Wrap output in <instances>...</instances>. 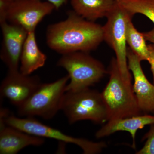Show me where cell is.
Instances as JSON below:
<instances>
[{
  "label": "cell",
  "instance_id": "cell-1",
  "mask_svg": "<svg viewBox=\"0 0 154 154\" xmlns=\"http://www.w3.org/2000/svg\"><path fill=\"white\" fill-rule=\"evenodd\" d=\"M64 21L48 27V47L62 54L96 49L104 40L103 26L84 19L74 11H69Z\"/></svg>",
  "mask_w": 154,
  "mask_h": 154
},
{
  "label": "cell",
  "instance_id": "cell-2",
  "mask_svg": "<svg viewBox=\"0 0 154 154\" xmlns=\"http://www.w3.org/2000/svg\"><path fill=\"white\" fill-rule=\"evenodd\" d=\"M108 73L110 79L101 93L107 121L141 115L132 84H127L122 79L116 58L111 60Z\"/></svg>",
  "mask_w": 154,
  "mask_h": 154
},
{
  "label": "cell",
  "instance_id": "cell-3",
  "mask_svg": "<svg viewBox=\"0 0 154 154\" xmlns=\"http://www.w3.org/2000/svg\"><path fill=\"white\" fill-rule=\"evenodd\" d=\"M60 110L64 113L70 124L85 120L97 124L107 121V109L101 93L90 88L66 92Z\"/></svg>",
  "mask_w": 154,
  "mask_h": 154
},
{
  "label": "cell",
  "instance_id": "cell-4",
  "mask_svg": "<svg viewBox=\"0 0 154 154\" xmlns=\"http://www.w3.org/2000/svg\"><path fill=\"white\" fill-rule=\"evenodd\" d=\"M57 65L63 68L68 73L70 82L67 85L66 92L89 88L108 73L101 62L84 51L62 54Z\"/></svg>",
  "mask_w": 154,
  "mask_h": 154
},
{
  "label": "cell",
  "instance_id": "cell-5",
  "mask_svg": "<svg viewBox=\"0 0 154 154\" xmlns=\"http://www.w3.org/2000/svg\"><path fill=\"white\" fill-rule=\"evenodd\" d=\"M69 80L68 75L53 82L42 83L30 98L18 107V115L25 117L39 116L45 119L53 118L61 110Z\"/></svg>",
  "mask_w": 154,
  "mask_h": 154
},
{
  "label": "cell",
  "instance_id": "cell-6",
  "mask_svg": "<svg viewBox=\"0 0 154 154\" xmlns=\"http://www.w3.org/2000/svg\"><path fill=\"white\" fill-rule=\"evenodd\" d=\"M56 9L51 3L40 0H0V22L7 21L25 28L28 33L35 31L45 17Z\"/></svg>",
  "mask_w": 154,
  "mask_h": 154
},
{
  "label": "cell",
  "instance_id": "cell-7",
  "mask_svg": "<svg viewBox=\"0 0 154 154\" xmlns=\"http://www.w3.org/2000/svg\"><path fill=\"white\" fill-rule=\"evenodd\" d=\"M1 121L7 125L33 135L44 138L53 139L66 143L74 144L79 146L85 154L100 153L107 146L105 142H96L82 138L68 135L59 130L42 124L34 117L21 118L8 114L6 116L1 117Z\"/></svg>",
  "mask_w": 154,
  "mask_h": 154
},
{
  "label": "cell",
  "instance_id": "cell-8",
  "mask_svg": "<svg viewBox=\"0 0 154 154\" xmlns=\"http://www.w3.org/2000/svg\"><path fill=\"white\" fill-rule=\"evenodd\" d=\"M107 18V22L103 26L104 40L115 53L116 59L122 79L125 82L131 85L132 78L128 65L126 29L128 22L132 18L116 3Z\"/></svg>",
  "mask_w": 154,
  "mask_h": 154
},
{
  "label": "cell",
  "instance_id": "cell-9",
  "mask_svg": "<svg viewBox=\"0 0 154 154\" xmlns=\"http://www.w3.org/2000/svg\"><path fill=\"white\" fill-rule=\"evenodd\" d=\"M41 84L38 76L24 75L19 69L8 70L1 84L0 93L18 108L30 98Z\"/></svg>",
  "mask_w": 154,
  "mask_h": 154
},
{
  "label": "cell",
  "instance_id": "cell-10",
  "mask_svg": "<svg viewBox=\"0 0 154 154\" xmlns=\"http://www.w3.org/2000/svg\"><path fill=\"white\" fill-rule=\"evenodd\" d=\"M2 41L0 57L8 70L19 69L20 57L28 32L19 25L7 21L0 22Z\"/></svg>",
  "mask_w": 154,
  "mask_h": 154
},
{
  "label": "cell",
  "instance_id": "cell-11",
  "mask_svg": "<svg viewBox=\"0 0 154 154\" xmlns=\"http://www.w3.org/2000/svg\"><path fill=\"white\" fill-rule=\"evenodd\" d=\"M128 68L134 78L133 89L139 107L142 112H154V85L149 82L143 70L137 56L130 48H128Z\"/></svg>",
  "mask_w": 154,
  "mask_h": 154
},
{
  "label": "cell",
  "instance_id": "cell-12",
  "mask_svg": "<svg viewBox=\"0 0 154 154\" xmlns=\"http://www.w3.org/2000/svg\"><path fill=\"white\" fill-rule=\"evenodd\" d=\"M0 154H16L29 146H39L45 141L44 138L30 134L1 121Z\"/></svg>",
  "mask_w": 154,
  "mask_h": 154
},
{
  "label": "cell",
  "instance_id": "cell-13",
  "mask_svg": "<svg viewBox=\"0 0 154 154\" xmlns=\"http://www.w3.org/2000/svg\"><path fill=\"white\" fill-rule=\"evenodd\" d=\"M154 124V116L140 115L126 118L116 119L107 121L95 134L97 138L109 136L118 131L129 133L132 139V147L135 149V139L137 131L145 126Z\"/></svg>",
  "mask_w": 154,
  "mask_h": 154
},
{
  "label": "cell",
  "instance_id": "cell-14",
  "mask_svg": "<svg viewBox=\"0 0 154 154\" xmlns=\"http://www.w3.org/2000/svg\"><path fill=\"white\" fill-rule=\"evenodd\" d=\"M47 56L38 48L35 31L29 32L22 48L19 71L23 74L30 75L44 66Z\"/></svg>",
  "mask_w": 154,
  "mask_h": 154
},
{
  "label": "cell",
  "instance_id": "cell-15",
  "mask_svg": "<svg viewBox=\"0 0 154 154\" xmlns=\"http://www.w3.org/2000/svg\"><path fill=\"white\" fill-rule=\"evenodd\" d=\"M73 11L88 21L107 17L116 5V0H71Z\"/></svg>",
  "mask_w": 154,
  "mask_h": 154
},
{
  "label": "cell",
  "instance_id": "cell-16",
  "mask_svg": "<svg viewBox=\"0 0 154 154\" xmlns=\"http://www.w3.org/2000/svg\"><path fill=\"white\" fill-rule=\"evenodd\" d=\"M127 43L130 48L137 56L140 60H148L149 56L148 45L143 33L139 32L135 28L131 19L128 22L126 29Z\"/></svg>",
  "mask_w": 154,
  "mask_h": 154
},
{
  "label": "cell",
  "instance_id": "cell-17",
  "mask_svg": "<svg viewBox=\"0 0 154 154\" xmlns=\"http://www.w3.org/2000/svg\"><path fill=\"white\" fill-rule=\"evenodd\" d=\"M119 6L132 18L135 14H141L154 24V0H116Z\"/></svg>",
  "mask_w": 154,
  "mask_h": 154
},
{
  "label": "cell",
  "instance_id": "cell-18",
  "mask_svg": "<svg viewBox=\"0 0 154 154\" xmlns=\"http://www.w3.org/2000/svg\"><path fill=\"white\" fill-rule=\"evenodd\" d=\"M146 142L143 147L136 153V154H154V124L151 125L150 129L143 138Z\"/></svg>",
  "mask_w": 154,
  "mask_h": 154
},
{
  "label": "cell",
  "instance_id": "cell-19",
  "mask_svg": "<svg viewBox=\"0 0 154 154\" xmlns=\"http://www.w3.org/2000/svg\"><path fill=\"white\" fill-rule=\"evenodd\" d=\"M148 48L149 56L147 61L150 65L154 84V45L153 44L149 45Z\"/></svg>",
  "mask_w": 154,
  "mask_h": 154
},
{
  "label": "cell",
  "instance_id": "cell-20",
  "mask_svg": "<svg viewBox=\"0 0 154 154\" xmlns=\"http://www.w3.org/2000/svg\"><path fill=\"white\" fill-rule=\"evenodd\" d=\"M48 2L51 3L54 6L56 9H58L62 6L65 5L67 0H46Z\"/></svg>",
  "mask_w": 154,
  "mask_h": 154
},
{
  "label": "cell",
  "instance_id": "cell-21",
  "mask_svg": "<svg viewBox=\"0 0 154 154\" xmlns=\"http://www.w3.org/2000/svg\"><path fill=\"white\" fill-rule=\"evenodd\" d=\"M143 33L146 40L150 42L154 45V29L149 32H145Z\"/></svg>",
  "mask_w": 154,
  "mask_h": 154
}]
</instances>
